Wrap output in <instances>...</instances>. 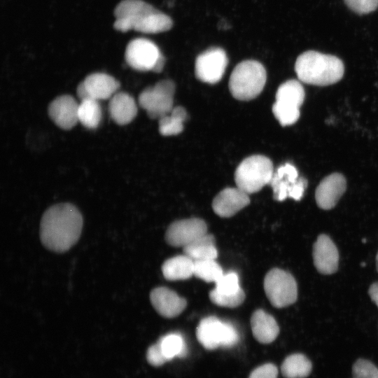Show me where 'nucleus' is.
Masks as SVG:
<instances>
[{"label": "nucleus", "instance_id": "obj_1", "mask_svg": "<svg viewBox=\"0 0 378 378\" xmlns=\"http://www.w3.org/2000/svg\"><path fill=\"white\" fill-rule=\"evenodd\" d=\"M83 216L72 204L60 203L48 208L40 224L43 245L54 252L64 253L78 240L83 228Z\"/></svg>", "mask_w": 378, "mask_h": 378}, {"label": "nucleus", "instance_id": "obj_2", "mask_svg": "<svg viewBox=\"0 0 378 378\" xmlns=\"http://www.w3.org/2000/svg\"><path fill=\"white\" fill-rule=\"evenodd\" d=\"M113 27L117 31L130 30L157 34L169 30L173 21L169 16L142 0H122L114 9Z\"/></svg>", "mask_w": 378, "mask_h": 378}, {"label": "nucleus", "instance_id": "obj_3", "mask_svg": "<svg viewBox=\"0 0 378 378\" xmlns=\"http://www.w3.org/2000/svg\"><path fill=\"white\" fill-rule=\"evenodd\" d=\"M295 71L299 80L304 83L326 86L342 79L344 66L336 56L308 50L298 57Z\"/></svg>", "mask_w": 378, "mask_h": 378}, {"label": "nucleus", "instance_id": "obj_4", "mask_svg": "<svg viewBox=\"0 0 378 378\" xmlns=\"http://www.w3.org/2000/svg\"><path fill=\"white\" fill-rule=\"evenodd\" d=\"M267 80L264 66L255 60H244L233 69L229 89L232 95L241 101H248L258 97L262 91Z\"/></svg>", "mask_w": 378, "mask_h": 378}, {"label": "nucleus", "instance_id": "obj_5", "mask_svg": "<svg viewBox=\"0 0 378 378\" xmlns=\"http://www.w3.org/2000/svg\"><path fill=\"white\" fill-rule=\"evenodd\" d=\"M274 174L273 164L266 156L255 155L245 158L234 173L237 187L252 194L270 184Z\"/></svg>", "mask_w": 378, "mask_h": 378}, {"label": "nucleus", "instance_id": "obj_6", "mask_svg": "<svg viewBox=\"0 0 378 378\" xmlns=\"http://www.w3.org/2000/svg\"><path fill=\"white\" fill-rule=\"evenodd\" d=\"M304 97V88L297 80H288L278 88L272 112L282 126L290 125L298 121Z\"/></svg>", "mask_w": 378, "mask_h": 378}, {"label": "nucleus", "instance_id": "obj_7", "mask_svg": "<svg viewBox=\"0 0 378 378\" xmlns=\"http://www.w3.org/2000/svg\"><path fill=\"white\" fill-rule=\"evenodd\" d=\"M125 59L130 67L141 71L159 73L165 63V59L156 44L144 38H137L129 42Z\"/></svg>", "mask_w": 378, "mask_h": 378}, {"label": "nucleus", "instance_id": "obj_8", "mask_svg": "<svg viewBox=\"0 0 378 378\" xmlns=\"http://www.w3.org/2000/svg\"><path fill=\"white\" fill-rule=\"evenodd\" d=\"M174 92V83L162 80L144 89L139 96V104L150 118L160 119L173 109Z\"/></svg>", "mask_w": 378, "mask_h": 378}, {"label": "nucleus", "instance_id": "obj_9", "mask_svg": "<svg viewBox=\"0 0 378 378\" xmlns=\"http://www.w3.org/2000/svg\"><path fill=\"white\" fill-rule=\"evenodd\" d=\"M265 294L270 303L276 308L293 304L298 298V286L289 272L279 268L270 270L263 283Z\"/></svg>", "mask_w": 378, "mask_h": 378}, {"label": "nucleus", "instance_id": "obj_10", "mask_svg": "<svg viewBox=\"0 0 378 378\" xmlns=\"http://www.w3.org/2000/svg\"><path fill=\"white\" fill-rule=\"evenodd\" d=\"M228 59L225 50L212 47L198 55L195 61V76L204 83L214 84L222 78Z\"/></svg>", "mask_w": 378, "mask_h": 378}, {"label": "nucleus", "instance_id": "obj_11", "mask_svg": "<svg viewBox=\"0 0 378 378\" xmlns=\"http://www.w3.org/2000/svg\"><path fill=\"white\" fill-rule=\"evenodd\" d=\"M120 88V83L105 73L89 74L80 82L76 90L80 100L92 99L97 101L110 99Z\"/></svg>", "mask_w": 378, "mask_h": 378}, {"label": "nucleus", "instance_id": "obj_12", "mask_svg": "<svg viewBox=\"0 0 378 378\" xmlns=\"http://www.w3.org/2000/svg\"><path fill=\"white\" fill-rule=\"evenodd\" d=\"M207 233L205 221L198 218L176 220L165 232L167 243L174 247H184Z\"/></svg>", "mask_w": 378, "mask_h": 378}, {"label": "nucleus", "instance_id": "obj_13", "mask_svg": "<svg viewBox=\"0 0 378 378\" xmlns=\"http://www.w3.org/2000/svg\"><path fill=\"white\" fill-rule=\"evenodd\" d=\"M79 103L69 94H63L54 99L48 106L50 118L59 128L71 130L78 121Z\"/></svg>", "mask_w": 378, "mask_h": 378}, {"label": "nucleus", "instance_id": "obj_14", "mask_svg": "<svg viewBox=\"0 0 378 378\" xmlns=\"http://www.w3.org/2000/svg\"><path fill=\"white\" fill-rule=\"evenodd\" d=\"M346 188L345 177L340 173H333L325 177L315 192L317 205L323 209H332L344 193Z\"/></svg>", "mask_w": 378, "mask_h": 378}, {"label": "nucleus", "instance_id": "obj_15", "mask_svg": "<svg viewBox=\"0 0 378 378\" xmlns=\"http://www.w3.org/2000/svg\"><path fill=\"white\" fill-rule=\"evenodd\" d=\"M250 203L248 194L239 188L222 190L214 199L212 208L218 216L223 218L233 216Z\"/></svg>", "mask_w": 378, "mask_h": 378}, {"label": "nucleus", "instance_id": "obj_16", "mask_svg": "<svg viewBox=\"0 0 378 378\" xmlns=\"http://www.w3.org/2000/svg\"><path fill=\"white\" fill-rule=\"evenodd\" d=\"M150 302L156 312L163 317L174 318L186 309V299L167 287H158L150 293Z\"/></svg>", "mask_w": 378, "mask_h": 378}, {"label": "nucleus", "instance_id": "obj_17", "mask_svg": "<svg viewBox=\"0 0 378 378\" xmlns=\"http://www.w3.org/2000/svg\"><path fill=\"white\" fill-rule=\"evenodd\" d=\"M314 264L317 270L323 274L335 272L339 265L338 250L326 234L318 237L313 246Z\"/></svg>", "mask_w": 378, "mask_h": 378}, {"label": "nucleus", "instance_id": "obj_18", "mask_svg": "<svg viewBox=\"0 0 378 378\" xmlns=\"http://www.w3.org/2000/svg\"><path fill=\"white\" fill-rule=\"evenodd\" d=\"M225 321L210 316L203 318L199 323L196 336L199 342L208 350L221 347L224 338Z\"/></svg>", "mask_w": 378, "mask_h": 378}, {"label": "nucleus", "instance_id": "obj_19", "mask_svg": "<svg viewBox=\"0 0 378 378\" xmlns=\"http://www.w3.org/2000/svg\"><path fill=\"white\" fill-rule=\"evenodd\" d=\"M108 111L115 123L125 125L135 118L137 106L130 94L125 92H117L109 99Z\"/></svg>", "mask_w": 378, "mask_h": 378}, {"label": "nucleus", "instance_id": "obj_20", "mask_svg": "<svg viewBox=\"0 0 378 378\" xmlns=\"http://www.w3.org/2000/svg\"><path fill=\"white\" fill-rule=\"evenodd\" d=\"M251 327L254 337L262 344L272 342L279 332L275 318L262 309H257L253 313Z\"/></svg>", "mask_w": 378, "mask_h": 378}, {"label": "nucleus", "instance_id": "obj_21", "mask_svg": "<svg viewBox=\"0 0 378 378\" xmlns=\"http://www.w3.org/2000/svg\"><path fill=\"white\" fill-rule=\"evenodd\" d=\"M298 179V172L295 166L289 163L280 166L274 172L270 183L274 199L281 202L289 197L291 189Z\"/></svg>", "mask_w": 378, "mask_h": 378}, {"label": "nucleus", "instance_id": "obj_22", "mask_svg": "<svg viewBox=\"0 0 378 378\" xmlns=\"http://www.w3.org/2000/svg\"><path fill=\"white\" fill-rule=\"evenodd\" d=\"M162 272L169 281L188 279L194 275V261L185 254L176 255L164 262Z\"/></svg>", "mask_w": 378, "mask_h": 378}, {"label": "nucleus", "instance_id": "obj_23", "mask_svg": "<svg viewBox=\"0 0 378 378\" xmlns=\"http://www.w3.org/2000/svg\"><path fill=\"white\" fill-rule=\"evenodd\" d=\"M183 251L193 261L215 260L218 256L215 238L208 233L183 247Z\"/></svg>", "mask_w": 378, "mask_h": 378}, {"label": "nucleus", "instance_id": "obj_24", "mask_svg": "<svg viewBox=\"0 0 378 378\" xmlns=\"http://www.w3.org/2000/svg\"><path fill=\"white\" fill-rule=\"evenodd\" d=\"M312 369L311 361L302 354H293L287 356L281 367L285 378H305Z\"/></svg>", "mask_w": 378, "mask_h": 378}, {"label": "nucleus", "instance_id": "obj_25", "mask_svg": "<svg viewBox=\"0 0 378 378\" xmlns=\"http://www.w3.org/2000/svg\"><path fill=\"white\" fill-rule=\"evenodd\" d=\"M102 117L99 101L92 99L80 100L78 106V121L88 129H96Z\"/></svg>", "mask_w": 378, "mask_h": 378}, {"label": "nucleus", "instance_id": "obj_26", "mask_svg": "<svg viewBox=\"0 0 378 378\" xmlns=\"http://www.w3.org/2000/svg\"><path fill=\"white\" fill-rule=\"evenodd\" d=\"M187 112L182 106L173 108L171 112L159 119V132L163 136L180 134L183 130V122L186 120Z\"/></svg>", "mask_w": 378, "mask_h": 378}, {"label": "nucleus", "instance_id": "obj_27", "mask_svg": "<svg viewBox=\"0 0 378 378\" xmlns=\"http://www.w3.org/2000/svg\"><path fill=\"white\" fill-rule=\"evenodd\" d=\"M158 342L168 361L176 356L185 357L188 353L186 344L179 333H169L162 336Z\"/></svg>", "mask_w": 378, "mask_h": 378}, {"label": "nucleus", "instance_id": "obj_28", "mask_svg": "<svg viewBox=\"0 0 378 378\" xmlns=\"http://www.w3.org/2000/svg\"><path fill=\"white\" fill-rule=\"evenodd\" d=\"M220 265L214 259L194 261V275L208 283H216L223 274Z\"/></svg>", "mask_w": 378, "mask_h": 378}, {"label": "nucleus", "instance_id": "obj_29", "mask_svg": "<svg viewBox=\"0 0 378 378\" xmlns=\"http://www.w3.org/2000/svg\"><path fill=\"white\" fill-rule=\"evenodd\" d=\"M245 293L242 288L233 294H222L213 289L209 293V299L215 304L220 307L234 308L241 305L245 300Z\"/></svg>", "mask_w": 378, "mask_h": 378}, {"label": "nucleus", "instance_id": "obj_30", "mask_svg": "<svg viewBox=\"0 0 378 378\" xmlns=\"http://www.w3.org/2000/svg\"><path fill=\"white\" fill-rule=\"evenodd\" d=\"M215 284L214 290L222 294H233L241 288L238 275L234 272L224 273Z\"/></svg>", "mask_w": 378, "mask_h": 378}, {"label": "nucleus", "instance_id": "obj_31", "mask_svg": "<svg viewBox=\"0 0 378 378\" xmlns=\"http://www.w3.org/2000/svg\"><path fill=\"white\" fill-rule=\"evenodd\" d=\"M353 378H378V368L365 359L357 360L352 368Z\"/></svg>", "mask_w": 378, "mask_h": 378}, {"label": "nucleus", "instance_id": "obj_32", "mask_svg": "<svg viewBox=\"0 0 378 378\" xmlns=\"http://www.w3.org/2000/svg\"><path fill=\"white\" fill-rule=\"evenodd\" d=\"M347 7L358 15L373 12L378 8V0H344Z\"/></svg>", "mask_w": 378, "mask_h": 378}, {"label": "nucleus", "instance_id": "obj_33", "mask_svg": "<svg viewBox=\"0 0 378 378\" xmlns=\"http://www.w3.org/2000/svg\"><path fill=\"white\" fill-rule=\"evenodd\" d=\"M146 358L150 365L155 367L162 365L164 363L168 361L165 358L158 342L155 344L151 345L148 349Z\"/></svg>", "mask_w": 378, "mask_h": 378}, {"label": "nucleus", "instance_id": "obj_34", "mask_svg": "<svg viewBox=\"0 0 378 378\" xmlns=\"http://www.w3.org/2000/svg\"><path fill=\"white\" fill-rule=\"evenodd\" d=\"M278 369L272 363H266L253 370L248 378H277Z\"/></svg>", "mask_w": 378, "mask_h": 378}, {"label": "nucleus", "instance_id": "obj_35", "mask_svg": "<svg viewBox=\"0 0 378 378\" xmlns=\"http://www.w3.org/2000/svg\"><path fill=\"white\" fill-rule=\"evenodd\" d=\"M307 181L303 177L299 178L295 183L289 194V197L296 201L300 200L303 196L305 188H307Z\"/></svg>", "mask_w": 378, "mask_h": 378}, {"label": "nucleus", "instance_id": "obj_36", "mask_svg": "<svg viewBox=\"0 0 378 378\" xmlns=\"http://www.w3.org/2000/svg\"><path fill=\"white\" fill-rule=\"evenodd\" d=\"M369 295L378 307V282L372 284L369 288Z\"/></svg>", "mask_w": 378, "mask_h": 378}, {"label": "nucleus", "instance_id": "obj_37", "mask_svg": "<svg viewBox=\"0 0 378 378\" xmlns=\"http://www.w3.org/2000/svg\"><path fill=\"white\" fill-rule=\"evenodd\" d=\"M376 266H377V270L378 272V253L376 256Z\"/></svg>", "mask_w": 378, "mask_h": 378}]
</instances>
